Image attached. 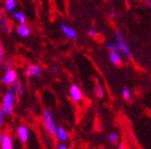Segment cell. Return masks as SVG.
Returning a JSON list of instances; mask_svg holds the SVG:
<instances>
[{
	"label": "cell",
	"mask_w": 151,
	"mask_h": 149,
	"mask_svg": "<svg viewBox=\"0 0 151 149\" xmlns=\"http://www.w3.org/2000/svg\"><path fill=\"white\" fill-rule=\"evenodd\" d=\"M108 141L111 143V144H116L119 141V136L114 133H111L110 135L108 136Z\"/></svg>",
	"instance_id": "d6986e66"
},
{
	"label": "cell",
	"mask_w": 151,
	"mask_h": 149,
	"mask_svg": "<svg viewBox=\"0 0 151 149\" xmlns=\"http://www.w3.org/2000/svg\"><path fill=\"white\" fill-rule=\"evenodd\" d=\"M55 138H56L59 142L66 143L69 140V135H68V133H67V131H66L65 128L62 127V126H59V127H58V131H57L56 137Z\"/></svg>",
	"instance_id": "7c38bea8"
},
{
	"label": "cell",
	"mask_w": 151,
	"mask_h": 149,
	"mask_svg": "<svg viewBox=\"0 0 151 149\" xmlns=\"http://www.w3.org/2000/svg\"><path fill=\"white\" fill-rule=\"evenodd\" d=\"M56 149H69V147L66 143H60L59 145H57Z\"/></svg>",
	"instance_id": "603a6c76"
},
{
	"label": "cell",
	"mask_w": 151,
	"mask_h": 149,
	"mask_svg": "<svg viewBox=\"0 0 151 149\" xmlns=\"http://www.w3.org/2000/svg\"><path fill=\"white\" fill-rule=\"evenodd\" d=\"M13 19L20 25H26V22H27V19H26V16L23 12H14L12 15Z\"/></svg>",
	"instance_id": "4fadbf2b"
},
{
	"label": "cell",
	"mask_w": 151,
	"mask_h": 149,
	"mask_svg": "<svg viewBox=\"0 0 151 149\" xmlns=\"http://www.w3.org/2000/svg\"><path fill=\"white\" fill-rule=\"evenodd\" d=\"M6 14H7V11L4 9V7H2V9H0V15H2V16H5Z\"/></svg>",
	"instance_id": "4316f807"
},
{
	"label": "cell",
	"mask_w": 151,
	"mask_h": 149,
	"mask_svg": "<svg viewBox=\"0 0 151 149\" xmlns=\"http://www.w3.org/2000/svg\"><path fill=\"white\" fill-rule=\"evenodd\" d=\"M43 74V68L38 64H29L25 68V75L32 78H39Z\"/></svg>",
	"instance_id": "8992f818"
},
{
	"label": "cell",
	"mask_w": 151,
	"mask_h": 149,
	"mask_svg": "<svg viewBox=\"0 0 151 149\" xmlns=\"http://www.w3.org/2000/svg\"><path fill=\"white\" fill-rule=\"evenodd\" d=\"M148 4H149V5H150V6H151V0H148Z\"/></svg>",
	"instance_id": "f546056e"
},
{
	"label": "cell",
	"mask_w": 151,
	"mask_h": 149,
	"mask_svg": "<svg viewBox=\"0 0 151 149\" xmlns=\"http://www.w3.org/2000/svg\"><path fill=\"white\" fill-rule=\"evenodd\" d=\"M4 113H3L2 109H1V106H0V127H2L3 125H4Z\"/></svg>",
	"instance_id": "7402d4cb"
},
{
	"label": "cell",
	"mask_w": 151,
	"mask_h": 149,
	"mask_svg": "<svg viewBox=\"0 0 151 149\" xmlns=\"http://www.w3.org/2000/svg\"><path fill=\"white\" fill-rule=\"evenodd\" d=\"M0 149H14V141L7 131L0 133Z\"/></svg>",
	"instance_id": "52a82bcc"
},
{
	"label": "cell",
	"mask_w": 151,
	"mask_h": 149,
	"mask_svg": "<svg viewBox=\"0 0 151 149\" xmlns=\"http://www.w3.org/2000/svg\"><path fill=\"white\" fill-rule=\"evenodd\" d=\"M13 67H14V62H13V60H11V58L5 60L2 65H1V68L3 69V71L11 70V69H13Z\"/></svg>",
	"instance_id": "e0dca14e"
},
{
	"label": "cell",
	"mask_w": 151,
	"mask_h": 149,
	"mask_svg": "<svg viewBox=\"0 0 151 149\" xmlns=\"http://www.w3.org/2000/svg\"><path fill=\"white\" fill-rule=\"evenodd\" d=\"M116 45H118V49L122 52L128 60H131L132 58V54H131V51H130V48L128 46V44L126 43L125 39L123 38V35H121V33L116 31Z\"/></svg>",
	"instance_id": "3957f363"
},
{
	"label": "cell",
	"mask_w": 151,
	"mask_h": 149,
	"mask_svg": "<svg viewBox=\"0 0 151 149\" xmlns=\"http://www.w3.org/2000/svg\"><path fill=\"white\" fill-rule=\"evenodd\" d=\"M50 72H52V74H57L58 73V68L56 66H52L50 67Z\"/></svg>",
	"instance_id": "d4e9b609"
},
{
	"label": "cell",
	"mask_w": 151,
	"mask_h": 149,
	"mask_svg": "<svg viewBox=\"0 0 151 149\" xmlns=\"http://www.w3.org/2000/svg\"><path fill=\"white\" fill-rule=\"evenodd\" d=\"M12 31V23L5 16L0 15V33L3 35H9Z\"/></svg>",
	"instance_id": "ba28073f"
},
{
	"label": "cell",
	"mask_w": 151,
	"mask_h": 149,
	"mask_svg": "<svg viewBox=\"0 0 151 149\" xmlns=\"http://www.w3.org/2000/svg\"><path fill=\"white\" fill-rule=\"evenodd\" d=\"M15 29H16L17 35H18L19 37L23 38V39H26V38H28L32 35L31 27L27 26V25H20V24H18Z\"/></svg>",
	"instance_id": "8fae6325"
},
{
	"label": "cell",
	"mask_w": 151,
	"mask_h": 149,
	"mask_svg": "<svg viewBox=\"0 0 151 149\" xmlns=\"http://www.w3.org/2000/svg\"><path fill=\"white\" fill-rule=\"evenodd\" d=\"M9 89H12V90H14L15 93H16V95L18 96H21L22 94H23L24 90H25V87H24V84H22L20 80H17L16 82H14V84H12V86L9 87Z\"/></svg>",
	"instance_id": "5bb4252c"
},
{
	"label": "cell",
	"mask_w": 151,
	"mask_h": 149,
	"mask_svg": "<svg viewBox=\"0 0 151 149\" xmlns=\"http://www.w3.org/2000/svg\"><path fill=\"white\" fill-rule=\"evenodd\" d=\"M18 96L16 95L14 90L7 89V91L4 92L2 96V101H1V109L5 116H12L15 112V104H16V99Z\"/></svg>",
	"instance_id": "6da1fadb"
},
{
	"label": "cell",
	"mask_w": 151,
	"mask_h": 149,
	"mask_svg": "<svg viewBox=\"0 0 151 149\" xmlns=\"http://www.w3.org/2000/svg\"><path fill=\"white\" fill-rule=\"evenodd\" d=\"M42 125L44 129L52 137H56L57 131H58V125L54 118L52 111L45 110L42 114Z\"/></svg>",
	"instance_id": "7a4b0ae2"
},
{
	"label": "cell",
	"mask_w": 151,
	"mask_h": 149,
	"mask_svg": "<svg viewBox=\"0 0 151 149\" xmlns=\"http://www.w3.org/2000/svg\"><path fill=\"white\" fill-rule=\"evenodd\" d=\"M0 46H1V42H0Z\"/></svg>",
	"instance_id": "4dcf8cb0"
},
{
	"label": "cell",
	"mask_w": 151,
	"mask_h": 149,
	"mask_svg": "<svg viewBox=\"0 0 151 149\" xmlns=\"http://www.w3.org/2000/svg\"><path fill=\"white\" fill-rule=\"evenodd\" d=\"M113 16H114V14H110V15H109V17H110V18H113Z\"/></svg>",
	"instance_id": "f1b7e54d"
},
{
	"label": "cell",
	"mask_w": 151,
	"mask_h": 149,
	"mask_svg": "<svg viewBox=\"0 0 151 149\" xmlns=\"http://www.w3.org/2000/svg\"><path fill=\"white\" fill-rule=\"evenodd\" d=\"M3 7L7 11V13L16 12L17 0H3Z\"/></svg>",
	"instance_id": "9a60e30c"
},
{
	"label": "cell",
	"mask_w": 151,
	"mask_h": 149,
	"mask_svg": "<svg viewBox=\"0 0 151 149\" xmlns=\"http://www.w3.org/2000/svg\"><path fill=\"white\" fill-rule=\"evenodd\" d=\"M88 35H91V37H96L97 35V31H94V29H89L88 31Z\"/></svg>",
	"instance_id": "484cf974"
},
{
	"label": "cell",
	"mask_w": 151,
	"mask_h": 149,
	"mask_svg": "<svg viewBox=\"0 0 151 149\" xmlns=\"http://www.w3.org/2000/svg\"><path fill=\"white\" fill-rule=\"evenodd\" d=\"M118 45L116 44H109L108 45V49L110 50V51H112V50H118Z\"/></svg>",
	"instance_id": "cb8c5ba5"
},
{
	"label": "cell",
	"mask_w": 151,
	"mask_h": 149,
	"mask_svg": "<svg viewBox=\"0 0 151 149\" xmlns=\"http://www.w3.org/2000/svg\"><path fill=\"white\" fill-rule=\"evenodd\" d=\"M4 56H5V51H4V49H3L2 45H1V46H0V67H1V65L3 64V62L5 61Z\"/></svg>",
	"instance_id": "44dd1931"
},
{
	"label": "cell",
	"mask_w": 151,
	"mask_h": 149,
	"mask_svg": "<svg viewBox=\"0 0 151 149\" xmlns=\"http://www.w3.org/2000/svg\"><path fill=\"white\" fill-rule=\"evenodd\" d=\"M69 96H70L71 100L78 102V101H81L83 98V93L81 91V89L79 88L77 84H73L69 88Z\"/></svg>",
	"instance_id": "9c48e42d"
},
{
	"label": "cell",
	"mask_w": 151,
	"mask_h": 149,
	"mask_svg": "<svg viewBox=\"0 0 151 149\" xmlns=\"http://www.w3.org/2000/svg\"><path fill=\"white\" fill-rule=\"evenodd\" d=\"M109 57H110V61L112 62L114 65H116V66H120L121 63H122L121 55H120V53H119L118 50H112V51H110Z\"/></svg>",
	"instance_id": "2e32d148"
},
{
	"label": "cell",
	"mask_w": 151,
	"mask_h": 149,
	"mask_svg": "<svg viewBox=\"0 0 151 149\" xmlns=\"http://www.w3.org/2000/svg\"><path fill=\"white\" fill-rule=\"evenodd\" d=\"M123 97H124V99L127 101L131 100V95H130V92L127 88H125L124 90H123Z\"/></svg>",
	"instance_id": "ffe728a7"
},
{
	"label": "cell",
	"mask_w": 151,
	"mask_h": 149,
	"mask_svg": "<svg viewBox=\"0 0 151 149\" xmlns=\"http://www.w3.org/2000/svg\"><path fill=\"white\" fill-rule=\"evenodd\" d=\"M60 29H61V31L63 33V35H65L66 38H68V39H76L77 35H78L77 31H76L73 27H70V26H68L65 23H62L61 25H60Z\"/></svg>",
	"instance_id": "30bf717a"
},
{
	"label": "cell",
	"mask_w": 151,
	"mask_h": 149,
	"mask_svg": "<svg viewBox=\"0 0 151 149\" xmlns=\"http://www.w3.org/2000/svg\"><path fill=\"white\" fill-rule=\"evenodd\" d=\"M16 135L20 142L23 144H27L29 138H31V129L25 124H20L16 128Z\"/></svg>",
	"instance_id": "277c9868"
},
{
	"label": "cell",
	"mask_w": 151,
	"mask_h": 149,
	"mask_svg": "<svg viewBox=\"0 0 151 149\" xmlns=\"http://www.w3.org/2000/svg\"><path fill=\"white\" fill-rule=\"evenodd\" d=\"M118 148L119 149H126V145L124 144V143H121V144H119Z\"/></svg>",
	"instance_id": "83f0119b"
},
{
	"label": "cell",
	"mask_w": 151,
	"mask_h": 149,
	"mask_svg": "<svg viewBox=\"0 0 151 149\" xmlns=\"http://www.w3.org/2000/svg\"><path fill=\"white\" fill-rule=\"evenodd\" d=\"M94 94H96V96L99 98L103 97V89H102V87L100 86L99 84H96V88H94Z\"/></svg>",
	"instance_id": "ac0fdd59"
},
{
	"label": "cell",
	"mask_w": 151,
	"mask_h": 149,
	"mask_svg": "<svg viewBox=\"0 0 151 149\" xmlns=\"http://www.w3.org/2000/svg\"><path fill=\"white\" fill-rule=\"evenodd\" d=\"M18 80V71L15 70L14 68L11 69V70H7V71H4L3 73L2 77L0 79V82L1 84H4V86H12L14 82H16Z\"/></svg>",
	"instance_id": "5b68a950"
}]
</instances>
